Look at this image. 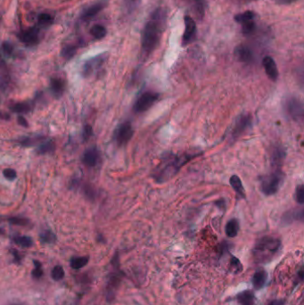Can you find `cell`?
I'll return each instance as SVG.
<instances>
[{
	"label": "cell",
	"instance_id": "cell-43",
	"mask_svg": "<svg viewBox=\"0 0 304 305\" xmlns=\"http://www.w3.org/2000/svg\"><path fill=\"white\" fill-rule=\"evenodd\" d=\"M139 3V0H125V6L129 11L134 10V8Z\"/></svg>",
	"mask_w": 304,
	"mask_h": 305
},
{
	"label": "cell",
	"instance_id": "cell-2",
	"mask_svg": "<svg viewBox=\"0 0 304 305\" xmlns=\"http://www.w3.org/2000/svg\"><path fill=\"white\" fill-rule=\"evenodd\" d=\"M200 154H183V155H175V154H167L161 160L160 165L155 170L153 178L156 182H165L171 180L172 177L175 176L179 173L180 169L188 162L199 157Z\"/></svg>",
	"mask_w": 304,
	"mask_h": 305
},
{
	"label": "cell",
	"instance_id": "cell-5",
	"mask_svg": "<svg viewBox=\"0 0 304 305\" xmlns=\"http://www.w3.org/2000/svg\"><path fill=\"white\" fill-rule=\"evenodd\" d=\"M160 94L154 92V91H145L142 93L140 96L137 97L134 106L133 111L136 113H142L146 112L147 110L151 108L156 102L159 99Z\"/></svg>",
	"mask_w": 304,
	"mask_h": 305
},
{
	"label": "cell",
	"instance_id": "cell-38",
	"mask_svg": "<svg viewBox=\"0 0 304 305\" xmlns=\"http://www.w3.org/2000/svg\"><path fill=\"white\" fill-rule=\"evenodd\" d=\"M9 223L16 226H27L30 223V221L26 218H21V217H11L8 219Z\"/></svg>",
	"mask_w": 304,
	"mask_h": 305
},
{
	"label": "cell",
	"instance_id": "cell-3",
	"mask_svg": "<svg viewBox=\"0 0 304 305\" xmlns=\"http://www.w3.org/2000/svg\"><path fill=\"white\" fill-rule=\"evenodd\" d=\"M282 243L279 238L265 236L257 241L252 249V256L258 263H268L280 252Z\"/></svg>",
	"mask_w": 304,
	"mask_h": 305
},
{
	"label": "cell",
	"instance_id": "cell-19",
	"mask_svg": "<svg viewBox=\"0 0 304 305\" xmlns=\"http://www.w3.org/2000/svg\"><path fill=\"white\" fill-rule=\"evenodd\" d=\"M236 301L240 305H256V296L252 290H244L236 294Z\"/></svg>",
	"mask_w": 304,
	"mask_h": 305
},
{
	"label": "cell",
	"instance_id": "cell-31",
	"mask_svg": "<svg viewBox=\"0 0 304 305\" xmlns=\"http://www.w3.org/2000/svg\"><path fill=\"white\" fill-rule=\"evenodd\" d=\"M229 270L233 274H238L243 271V265L236 256H231L229 261Z\"/></svg>",
	"mask_w": 304,
	"mask_h": 305
},
{
	"label": "cell",
	"instance_id": "cell-23",
	"mask_svg": "<svg viewBox=\"0 0 304 305\" xmlns=\"http://www.w3.org/2000/svg\"><path fill=\"white\" fill-rule=\"evenodd\" d=\"M225 232L227 237L233 238L237 236V234L239 232V222L236 219H231L230 221H228V223L226 225L225 228Z\"/></svg>",
	"mask_w": 304,
	"mask_h": 305
},
{
	"label": "cell",
	"instance_id": "cell-29",
	"mask_svg": "<svg viewBox=\"0 0 304 305\" xmlns=\"http://www.w3.org/2000/svg\"><path fill=\"white\" fill-rule=\"evenodd\" d=\"M14 242L16 245H19L23 248H29L33 245V240L31 237L27 236H19V237H14Z\"/></svg>",
	"mask_w": 304,
	"mask_h": 305
},
{
	"label": "cell",
	"instance_id": "cell-9",
	"mask_svg": "<svg viewBox=\"0 0 304 305\" xmlns=\"http://www.w3.org/2000/svg\"><path fill=\"white\" fill-rule=\"evenodd\" d=\"M40 32L39 27H31L22 31L18 34V38L24 45L28 47H34L40 41Z\"/></svg>",
	"mask_w": 304,
	"mask_h": 305
},
{
	"label": "cell",
	"instance_id": "cell-41",
	"mask_svg": "<svg viewBox=\"0 0 304 305\" xmlns=\"http://www.w3.org/2000/svg\"><path fill=\"white\" fill-rule=\"evenodd\" d=\"M3 175H4L5 178L8 180V181H14V180H16V177H17V174H16V172L14 170V169L8 168L4 170V172H3Z\"/></svg>",
	"mask_w": 304,
	"mask_h": 305
},
{
	"label": "cell",
	"instance_id": "cell-18",
	"mask_svg": "<svg viewBox=\"0 0 304 305\" xmlns=\"http://www.w3.org/2000/svg\"><path fill=\"white\" fill-rule=\"evenodd\" d=\"M65 81L61 78H52L50 80V90L53 96L58 99L64 95L65 90Z\"/></svg>",
	"mask_w": 304,
	"mask_h": 305
},
{
	"label": "cell",
	"instance_id": "cell-8",
	"mask_svg": "<svg viewBox=\"0 0 304 305\" xmlns=\"http://www.w3.org/2000/svg\"><path fill=\"white\" fill-rule=\"evenodd\" d=\"M106 57H107L106 54H102V55H98V56L90 58L82 66L81 74L85 78H88L93 75L104 65V62L106 60Z\"/></svg>",
	"mask_w": 304,
	"mask_h": 305
},
{
	"label": "cell",
	"instance_id": "cell-49",
	"mask_svg": "<svg viewBox=\"0 0 304 305\" xmlns=\"http://www.w3.org/2000/svg\"><path fill=\"white\" fill-rule=\"evenodd\" d=\"M11 305H22V304H18V303H15V304H11Z\"/></svg>",
	"mask_w": 304,
	"mask_h": 305
},
{
	"label": "cell",
	"instance_id": "cell-25",
	"mask_svg": "<svg viewBox=\"0 0 304 305\" xmlns=\"http://www.w3.org/2000/svg\"><path fill=\"white\" fill-rule=\"evenodd\" d=\"M9 108L12 112H16L18 114H24V113H28L32 110V106L26 102H19L10 105Z\"/></svg>",
	"mask_w": 304,
	"mask_h": 305
},
{
	"label": "cell",
	"instance_id": "cell-50",
	"mask_svg": "<svg viewBox=\"0 0 304 305\" xmlns=\"http://www.w3.org/2000/svg\"><path fill=\"white\" fill-rule=\"evenodd\" d=\"M0 24H1V16H0Z\"/></svg>",
	"mask_w": 304,
	"mask_h": 305
},
{
	"label": "cell",
	"instance_id": "cell-4",
	"mask_svg": "<svg viewBox=\"0 0 304 305\" xmlns=\"http://www.w3.org/2000/svg\"><path fill=\"white\" fill-rule=\"evenodd\" d=\"M284 174L281 169H276L273 173L261 177L260 190L265 196L275 195L284 182Z\"/></svg>",
	"mask_w": 304,
	"mask_h": 305
},
{
	"label": "cell",
	"instance_id": "cell-40",
	"mask_svg": "<svg viewBox=\"0 0 304 305\" xmlns=\"http://www.w3.org/2000/svg\"><path fill=\"white\" fill-rule=\"evenodd\" d=\"M34 265H35V268H34L33 271H32V276L35 277V278H40L43 275V270H42V268H41V264H40V262H39V261H34Z\"/></svg>",
	"mask_w": 304,
	"mask_h": 305
},
{
	"label": "cell",
	"instance_id": "cell-35",
	"mask_svg": "<svg viewBox=\"0 0 304 305\" xmlns=\"http://www.w3.org/2000/svg\"><path fill=\"white\" fill-rule=\"evenodd\" d=\"M242 25V32L244 35H251L252 33H253L255 27H256V24H255V21H248L246 23L241 24Z\"/></svg>",
	"mask_w": 304,
	"mask_h": 305
},
{
	"label": "cell",
	"instance_id": "cell-28",
	"mask_svg": "<svg viewBox=\"0 0 304 305\" xmlns=\"http://www.w3.org/2000/svg\"><path fill=\"white\" fill-rule=\"evenodd\" d=\"M90 33L96 40H99L104 39V37L106 36L107 34V31L105 27H104L103 25L100 24H96L94 25L91 30H90Z\"/></svg>",
	"mask_w": 304,
	"mask_h": 305
},
{
	"label": "cell",
	"instance_id": "cell-21",
	"mask_svg": "<svg viewBox=\"0 0 304 305\" xmlns=\"http://www.w3.org/2000/svg\"><path fill=\"white\" fill-rule=\"evenodd\" d=\"M284 157H285V152L284 148L282 146H276L271 152L270 162L274 166H276V168L281 169L280 166L283 164Z\"/></svg>",
	"mask_w": 304,
	"mask_h": 305
},
{
	"label": "cell",
	"instance_id": "cell-14",
	"mask_svg": "<svg viewBox=\"0 0 304 305\" xmlns=\"http://www.w3.org/2000/svg\"><path fill=\"white\" fill-rule=\"evenodd\" d=\"M262 65L264 67L267 76L273 81H276L278 78V69L276 66V62L274 61L272 57L265 56L262 60Z\"/></svg>",
	"mask_w": 304,
	"mask_h": 305
},
{
	"label": "cell",
	"instance_id": "cell-24",
	"mask_svg": "<svg viewBox=\"0 0 304 305\" xmlns=\"http://www.w3.org/2000/svg\"><path fill=\"white\" fill-rule=\"evenodd\" d=\"M44 140L45 138H43L42 136H24L19 140V144L24 147H30V146H34L37 144H40L42 141Z\"/></svg>",
	"mask_w": 304,
	"mask_h": 305
},
{
	"label": "cell",
	"instance_id": "cell-16",
	"mask_svg": "<svg viewBox=\"0 0 304 305\" xmlns=\"http://www.w3.org/2000/svg\"><path fill=\"white\" fill-rule=\"evenodd\" d=\"M304 219L303 209H293L287 211L282 216V223L284 225H289L293 221H300L302 222Z\"/></svg>",
	"mask_w": 304,
	"mask_h": 305
},
{
	"label": "cell",
	"instance_id": "cell-47",
	"mask_svg": "<svg viewBox=\"0 0 304 305\" xmlns=\"http://www.w3.org/2000/svg\"><path fill=\"white\" fill-rule=\"evenodd\" d=\"M295 0H276V2L279 5H290L293 3Z\"/></svg>",
	"mask_w": 304,
	"mask_h": 305
},
{
	"label": "cell",
	"instance_id": "cell-22",
	"mask_svg": "<svg viewBox=\"0 0 304 305\" xmlns=\"http://www.w3.org/2000/svg\"><path fill=\"white\" fill-rule=\"evenodd\" d=\"M56 144L54 140H44L39 144L36 149L38 155H48L56 151Z\"/></svg>",
	"mask_w": 304,
	"mask_h": 305
},
{
	"label": "cell",
	"instance_id": "cell-48",
	"mask_svg": "<svg viewBox=\"0 0 304 305\" xmlns=\"http://www.w3.org/2000/svg\"><path fill=\"white\" fill-rule=\"evenodd\" d=\"M244 1H247V2H249V1H253V0H244Z\"/></svg>",
	"mask_w": 304,
	"mask_h": 305
},
{
	"label": "cell",
	"instance_id": "cell-32",
	"mask_svg": "<svg viewBox=\"0 0 304 305\" xmlns=\"http://www.w3.org/2000/svg\"><path fill=\"white\" fill-rule=\"evenodd\" d=\"M255 19V14L252 11H245V12L239 14L235 17V20L238 24H244L248 21L254 20Z\"/></svg>",
	"mask_w": 304,
	"mask_h": 305
},
{
	"label": "cell",
	"instance_id": "cell-11",
	"mask_svg": "<svg viewBox=\"0 0 304 305\" xmlns=\"http://www.w3.org/2000/svg\"><path fill=\"white\" fill-rule=\"evenodd\" d=\"M196 34V24L192 17H185V32L182 36V46L189 44Z\"/></svg>",
	"mask_w": 304,
	"mask_h": 305
},
{
	"label": "cell",
	"instance_id": "cell-7",
	"mask_svg": "<svg viewBox=\"0 0 304 305\" xmlns=\"http://www.w3.org/2000/svg\"><path fill=\"white\" fill-rule=\"evenodd\" d=\"M134 135V129L130 121H124L115 128L113 133V139L115 141L117 145L122 146L128 144L131 140Z\"/></svg>",
	"mask_w": 304,
	"mask_h": 305
},
{
	"label": "cell",
	"instance_id": "cell-1",
	"mask_svg": "<svg viewBox=\"0 0 304 305\" xmlns=\"http://www.w3.org/2000/svg\"><path fill=\"white\" fill-rule=\"evenodd\" d=\"M167 21V11L164 8H156L144 25L141 46L145 56H149L160 43Z\"/></svg>",
	"mask_w": 304,
	"mask_h": 305
},
{
	"label": "cell",
	"instance_id": "cell-45",
	"mask_svg": "<svg viewBox=\"0 0 304 305\" xmlns=\"http://www.w3.org/2000/svg\"><path fill=\"white\" fill-rule=\"evenodd\" d=\"M215 205L219 207V209H221V210L226 209V201H225V199H220V200L216 201Z\"/></svg>",
	"mask_w": 304,
	"mask_h": 305
},
{
	"label": "cell",
	"instance_id": "cell-17",
	"mask_svg": "<svg viewBox=\"0 0 304 305\" xmlns=\"http://www.w3.org/2000/svg\"><path fill=\"white\" fill-rule=\"evenodd\" d=\"M268 272L264 269H257L252 277V284L254 290L259 291L263 288L268 280Z\"/></svg>",
	"mask_w": 304,
	"mask_h": 305
},
{
	"label": "cell",
	"instance_id": "cell-37",
	"mask_svg": "<svg viewBox=\"0 0 304 305\" xmlns=\"http://www.w3.org/2000/svg\"><path fill=\"white\" fill-rule=\"evenodd\" d=\"M294 199L299 205H302L304 204V187L303 185H298L294 192Z\"/></svg>",
	"mask_w": 304,
	"mask_h": 305
},
{
	"label": "cell",
	"instance_id": "cell-36",
	"mask_svg": "<svg viewBox=\"0 0 304 305\" xmlns=\"http://www.w3.org/2000/svg\"><path fill=\"white\" fill-rule=\"evenodd\" d=\"M51 276L54 280H62L64 277V270L63 267L60 265H56V267H54V269H52Z\"/></svg>",
	"mask_w": 304,
	"mask_h": 305
},
{
	"label": "cell",
	"instance_id": "cell-13",
	"mask_svg": "<svg viewBox=\"0 0 304 305\" xmlns=\"http://www.w3.org/2000/svg\"><path fill=\"white\" fill-rule=\"evenodd\" d=\"M100 152L96 148V146H93L90 148L87 149L83 154L82 157V163L85 166L88 168H94L98 165L100 161Z\"/></svg>",
	"mask_w": 304,
	"mask_h": 305
},
{
	"label": "cell",
	"instance_id": "cell-20",
	"mask_svg": "<svg viewBox=\"0 0 304 305\" xmlns=\"http://www.w3.org/2000/svg\"><path fill=\"white\" fill-rule=\"evenodd\" d=\"M229 183L238 197H240V198H243V199L246 198L245 189H244V185L242 183V181L239 177L237 175H233L229 180Z\"/></svg>",
	"mask_w": 304,
	"mask_h": 305
},
{
	"label": "cell",
	"instance_id": "cell-44",
	"mask_svg": "<svg viewBox=\"0 0 304 305\" xmlns=\"http://www.w3.org/2000/svg\"><path fill=\"white\" fill-rule=\"evenodd\" d=\"M17 120H18V123H19L21 126H23V127H24V128H28V121L26 120V119H25L23 115H19Z\"/></svg>",
	"mask_w": 304,
	"mask_h": 305
},
{
	"label": "cell",
	"instance_id": "cell-6",
	"mask_svg": "<svg viewBox=\"0 0 304 305\" xmlns=\"http://www.w3.org/2000/svg\"><path fill=\"white\" fill-rule=\"evenodd\" d=\"M285 112L288 116L297 122H301L304 117V106L302 101L295 96L289 97L284 104Z\"/></svg>",
	"mask_w": 304,
	"mask_h": 305
},
{
	"label": "cell",
	"instance_id": "cell-12",
	"mask_svg": "<svg viewBox=\"0 0 304 305\" xmlns=\"http://www.w3.org/2000/svg\"><path fill=\"white\" fill-rule=\"evenodd\" d=\"M107 2L105 0H101L95 4L91 5L90 7L86 8L83 12L81 13L80 20L89 21L94 17H96L101 11H103L106 8Z\"/></svg>",
	"mask_w": 304,
	"mask_h": 305
},
{
	"label": "cell",
	"instance_id": "cell-27",
	"mask_svg": "<svg viewBox=\"0 0 304 305\" xmlns=\"http://www.w3.org/2000/svg\"><path fill=\"white\" fill-rule=\"evenodd\" d=\"M88 261H89L88 256L73 257L71 259L70 263L72 269H80L88 264Z\"/></svg>",
	"mask_w": 304,
	"mask_h": 305
},
{
	"label": "cell",
	"instance_id": "cell-10",
	"mask_svg": "<svg viewBox=\"0 0 304 305\" xmlns=\"http://www.w3.org/2000/svg\"><path fill=\"white\" fill-rule=\"evenodd\" d=\"M252 117L249 114H241L235 121L233 127L232 136L234 138H237L238 136L243 135L251 126H252Z\"/></svg>",
	"mask_w": 304,
	"mask_h": 305
},
{
	"label": "cell",
	"instance_id": "cell-46",
	"mask_svg": "<svg viewBox=\"0 0 304 305\" xmlns=\"http://www.w3.org/2000/svg\"><path fill=\"white\" fill-rule=\"evenodd\" d=\"M284 299H275L273 301H270L268 305H284Z\"/></svg>",
	"mask_w": 304,
	"mask_h": 305
},
{
	"label": "cell",
	"instance_id": "cell-30",
	"mask_svg": "<svg viewBox=\"0 0 304 305\" xmlns=\"http://www.w3.org/2000/svg\"><path fill=\"white\" fill-rule=\"evenodd\" d=\"M40 240L42 244H53L56 241V235L51 230H45L40 234Z\"/></svg>",
	"mask_w": 304,
	"mask_h": 305
},
{
	"label": "cell",
	"instance_id": "cell-33",
	"mask_svg": "<svg viewBox=\"0 0 304 305\" xmlns=\"http://www.w3.org/2000/svg\"><path fill=\"white\" fill-rule=\"evenodd\" d=\"M54 18L49 14H41L38 16V23L41 27H48L53 24Z\"/></svg>",
	"mask_w": 304,
	"mask_h": 305
},
{
	"label": "cell",
	"instance_id": "cell-34",
	"mask_svg": "<svg viewBox=\"0 0 304 305\" xmlns=\"http://www.w3.org/2000/svg\"><path fill=\"white\" fill-rule=\"evenodd\" d=\"M14 45L8 41H5L3 44L1 45V56L0 57H10L12 56L13 53H14Z\"/></svg>",
	"mask_w": 304,
	"mask_h": 305
},
{
	"label": "cell",
	"instance_id": "cell-15",
	"mask_svg": "<svg viewBox=\"0 0 304 305\" xmlns=\"http://www.w3.org/2000/svg\"><path fill=\"white\" fill-rule=\"evenodd\" d=\"M235 56L238 61L244 64H252L254 60V56L252 50L244 45H240L235 49Z\"/></svg>",
	"mask_w": 304,
	"mask_h": 305
},
{
	"label": "cell",
	"instance_id": "cell-39",
	"mask_svg": "<svg viewBox=\"0 0 304 305\" xmlns=\"http://www.w3.org/2000/svg\"><path fill=\"white\" fill-rule=\"evenodd\" d=\"M83 191H84V195L88 198V200H95V198H96V190L94 189L91 185H85L84 188H83Z\"/></svg>",
	"mask_w": 304,
	"mask_h": 305
},
{
	"label": "cell",
	"instance_id": "cell-26",
	"mask_svg": "<svg viewBox=\"0 0 304 305\" xmlns=\"http://www.w3.org/2000/svg\"><path fill=\"white\" fill-rule=\"evenodd\" d=\"M78 48L74 45H66L61 51V56L65 60H71L76 55Z\"/></svg>",
	"mask_w": 304,
	"mask_h": 305
},
{
	"label": "cell",
	"instance_id": "cell-42",
	"mask_svg": "<svg viewBox=\"0 0 304 305\" xmlns=\"http://www.w3.org/2000/svg\"><path fill=\"white\" fill-rule=\"evenodd\" d=\"M92 126H90V125H86L84 128H83V131H82V137H83V140H88V139H89V137L92 136Z\"/></svg>",
	"mask_w": 304,
	"mask_h": 305
}]
</instances>
